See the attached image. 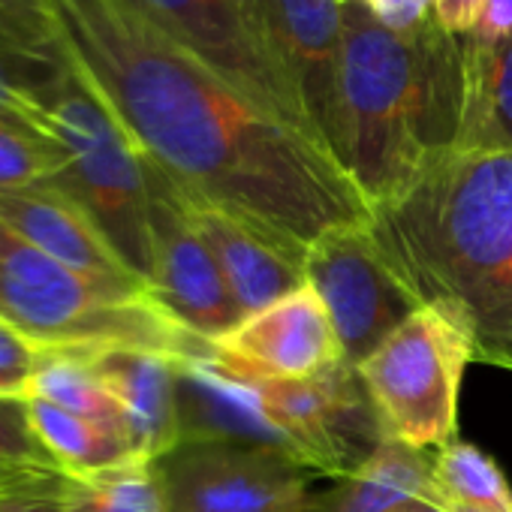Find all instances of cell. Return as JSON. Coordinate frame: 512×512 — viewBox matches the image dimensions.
Returning <instances> with one entry per match:
<instances>
[{"label":"cell","instance_id":"1","mask_svg":"<svg viewBox=\"0 0 512 512\" xmlns=\"http://www.w3.org/2000/svg\"><path fill=\"white\" fill-rule=\"evenodd\" d=\"M49 4L73 67L184 199L305 247L332 229L371 223V202L320 142L124 0Z\"/></svg>","mask_w":512,"mask_h":512},{"label":"cell","instance_id":"2","mask_svg":"<svg viewBox=\"0 0 512 512\" xmlns=\"http://www.w3.org/2000/svg\"><path fill=\"white\" fill-rule=\"evenodd\" d=\"M371 232L419 305L449 314L473 362L512 371V151H452L374 208Z\"/></svg>","mask_w":512,"mask_h":512},{"label":"cell","instance_id":"3","mask_svg":"<svg viewBox=\"0 0 512 512\" xmlns=\"http://www.w3.org/2000/svg\"><path fill=\"white\" fill-rule=\"evenodd\" d=\"M464 118V52L431 16L395 34L356 0H344V49L332 154L371 211L458 148Z\"/></svg>","mask_w":512,"mask_h":512},{"label":"cell","instance_id":"4","mask_svg":"<svg viewBox=\"0 0 512 512\" xmlns=\"http://www.w3.org/2000/svg\"><path fill=\"white\" fill-rule=\"evenodd\" d=\"M184 443L229 440L278 452L311 473L353 476L386 440L356 368L308 380H269L214 356H178Z\"/></svg>","mask_w":512,"mask_h":512},{"label":"cell","instance_id":"5","mask_svg":"<svg viewBox=\"0 0 512 512\" xmlns=\"http://www.w3.org/2000/svg\"><path fill=\"white\" fill-rule=\"evenodd\" d=\"M0 323L37 347H139L199 356L211 344L172 323L154 299L127 284L82 275L0 223Z\"/></svg>","mask_w":512,"mask_h":512},{"label":"cell","instance_id":"6","mask_svg":"<svg viewBox=\"0 0 512 512\" xmlns=\"http://www.w3.org/2000/svg\"><path fill=\"white\" fill-rule=\"evenodd\" d=\"M49 136L61 148V166L46 184L91 217L121 263L148 287V160L73 61L49 100Z\"/></svg>","mask_w":512,"mask_h":512},{"label":"cell","instance_id":"7","mask_svg":"<svg viewBox=\"0 0 512 512\" xmlns=\"http://www.w3.org/2000/svg\"><path fill=\"white\" fill-rule=\"evenodd\" d=\"M473 362L470 335L440 308L422 305L356 371L383 437L419 452L455 443L458 392Z\"/></svg>","mask_w":512,"mask_h":512},{"label":"cell","instance_id":"8","mask_svg":"<svg viewBox=\"0 0 512 512\" xmlns=\"http://www.w3.org/2000/svg\"><path fill=\"white\" fill-rule=\"evenodd\" d=\"M308 284L323 299L344 359L359 368L422 305L383 256L371 223L341 226L308 247Z\"/></svg>","mask_w":512,"mask_h":512},{"label":"cell","instance_id":"9","mask_svg":"<svg viewBox=\"0 0 512 512\" xmlns=\"http://www.w3.org/2000/svg\"><path fill=\"white\" fill-rule=\"evenodd\" d=\"M148 235H151V299L184 332L217 344L247 317L235 302L214 253L196 229L184 196L148 163Z\"/></svg>","mask_w":512,"mask_h":512},{"label":"cell","instance_id":"10","mask_svg":"<svg viewBox=\"0 0 512 512\" xmlns=\"http://www.w3.org/2000/svg\"><path fill=\"white\" fill-rule=\"evenodd\" d=\"M166 512H308V473L296 461L229 440L181 443L157 458Z\"/></svg>","mask_w":512,"mask_h":512},{"label":"cell","instance_id":"11","mask_svg":"<svg viewBox=\"0 0 512 512\" xmlns=\"http://www.w3.org/2000/svg\"><path fill=\"white\" fill-rule=\"evenodd\" d=\"M124 4L172 43L226 76L247 97L320 142L293 85L256 37L244 0H124Z\"/></svg>","mask_w":512,"mask_h":512},{"label":"cell","instance_id":"12","mask_svg":"<svg viewBox=\"0 0 512 512\" xmlns=\"http://www.w3.org/2000/svg\"><path fill=\"white\" fill-rule=\"evenodd\" d=\"M244 7L256 37L293 85L314 136L332 154L344 0H244Z\"/></svg>","mask_w":512,"mask_h":512},{"label":"cell","instance_id":"13","mask_svg":"<svg viewBox=\"0 0 512 512\" xmlns=\"http://www.w3.org/2000/svg\"><path fill=\"white\" fill-rule=\"evenodd\" d=\"M211 350L220 362L269 380H308L347 365L332 317L311 284L247 317Z\"/></svg>","mask_w":512,"mask_h":512},{"label":"cell","instance_id":"14","mask_svg":"<svg viewBox=\"0 0 512 512\" xmlns=\"http://www.w3.org/2000/svg\"><path fill=\"white\" fill-rule=\"evenodd\" d=\"M184 202L196 229L208 241L244 317L266 311L269 305L281 302L284 296L308 284V275H305L308 247L305 244L256 226L250 220H241L235 214L196 205L190 199Z\"/></svg>","mask_w":512,"mask_h":512},{"label":"cell","instance_id":"15","mask_svg":"<svg viewBox=\"0 0 512 512\" xmlns=\"http://www.w3.org/2000/svg\"><path fill=\"white\" fill-rule=\"evenodd\" d=\"M0 223L82 275L148 293V287L121 263V256L91 223V217L46 181L22 190H0Z\"/></svg>","mask_w":512,"mask_h":512},{"label":"cell","instance_id":"16","mask_svg":"<svg viewBox=\"0 0 512 512\" xmlns=\"http://www.w3.org/2000/svg\"><path fill=\"white\" fill-rule=\"evenodd\" d=\"M109 395L121 404L142 458L157 461L184 443L178 416V356L139 347L82 350Z\"/></svg>","mask_w":512,"mask_h":512},{"label":"cell","instance_id":"17","mask_svg":"<svg viewBox=\"0 0 512 512\" xmlns=\"http://www.w3.org/2000/svg\"><path fill=\"white\" fill-rule=\"evenodd\" d=\"M464 52V118L455 151H512V31Z\"/></svg>","mask_w":512,"mask_h":512},{"label":"cell","instance_id":"18","mask_svg":"<svg viewBox=\"0 0 512 512\" xmlns=\"http://www.w3.org/2000/svg\"><path fill=\"white\" fill-rule=\"evenodd\" d=\"M431 458L434 452L386 437L353 476L341 479L326 497L311 500L308 512H392L431 488Z\"/></svg>","mask_w":512,"mask_h":512},{"label":"cell","instance_id":"19","mask_svg":"<svg viewBox=\"0 0 512 512\" xmlns=\"http://www.w3.org/2000/svg\"><path fill=\"white\" fill-rule=\"evenodd\" d=\"M28 413H31L37 437L49 449L55 464L70 476H91V473L142 458L127 437L115 434L112 428L100 422L76 416L52 401L31 395Z\"/></svg>","mask_w":512,"mask_h":512},{"label":"cell","instance_id":"20","mask_svg":"<svg viewBox=\"0 0 512 512\" xmlns=\"http://www.w3.org/2000/svg\"><path fill=\"white\" fill-rule=\"evenodd\" d=\"M31 395L52 401V404H58L76 416H85L91 422H100L133 443L130 422H127L121 404L109 395V389L94 374V368L88 365L82 350L40 347V362H37V374L31 383Z\"/></svg>","mask_w":512,"mask_h":512},{"label":"cell","instance_id":"21","mask_svg":"<svg viewBox=\"0 0 512 512\" xmlns=\"http://www.w3.org/2000/svg\"><path fill=\"white\" fill-rule=\"evenodd\" d=\"M67 73L70 58L37 55L0 25V118L49 133V100Z\"/></svg>","mask_w":512,"mask_h":512},{"label":"cell","instance_id":"22","mask_svg":"<svg viewBox=\"0 0 512 512\" xmlns=\"http://www.w3.org/2000/svg\"><path fill=\"white\" fill-rule=\"evenodd\" d=\"M67 512H166L163 482L157 464L136 458L91 476H70L64 482Z\"/></svg>","mask_w":512,"mask_h":512},{"label":"cell","instance_id":"23","mask_svg":"<svg viewBox=\"0 0 512 512\" xmlns=\"http://www.w3.org/2000/svg\"><path fill=\"white\" fill-rule=\"evenodd\" d=\"M431 485L443 503L512 512V488L500 467L473 443H449L431 458Z\"/></svg>","mask_w":512,"mask_h":512},{"label":"cell","instance_id":"24","mask_svg":"<svg viewBox=\"0 0 512 512\" xmlns=\"http://www.w3.org/2000/svg\"><path fill=\"white\" fill-rule=\"evenodd\" d=\"M61 166V148L49 133L0 118V190L49 181Z\"/></svg>","mask_w":512,"mask_h":512},{"label":"cell","instance_id":"25","mask_svg":"<svg viewBox=\"0 0 512 512\" xmlns=\"http://www.w3.org/2000/svg\"><path fill=\"white\" fill-rule=\"evenodd\" d=\"M61 467H16L0 482V512H67Z\"/></svg>","mask_w":512,"mask_h":512},{"label":"cell","instance_id":"26","mask_svg":"<svg viewBox=\"0 0 512 512\" xmlns=\"http://www.w3.org/2000/svg\"><path fill=\"white\" fill-rule=\"evenodd\" d=\"M0 25L37 55L67 61L49 0H0Z\"/></svg>","mask_w":512,"mask_h":512},{"label":"cell","instance_id":"27","mask_svg":"<svg viewBox=\"0 0 512 512\" xmlns=\"http://www.w3.org/2000/svg\"><path fill=\"white\" fill-rule=\"evenodd\" d=\"M0 464L7 467H58L34 431L28 398H0Z\"/></svg>","mask_w":512,"mask_h":512},{"label":"cell","instance_id":"28","mask_svg":"<svg viewBox=\"0 0 512 512\" xmlns=\"http://www.w3.org/2000/svg\"><path fill=\"white\" fill-rule=\"evenodd\" d=\"M40 347L0 323V398H28L37 374Z\"/></svg>","mask_w":512,"mask_h":512},{"label":"cell","instance_id":"29","mask_svg":"<svg viewBox=\"0 0 512 512\" xmlns=\"http://www.w3.org/2000/svg\"><path fill=\"white\" fill-rule=\"evenodd\" d=\"M356 4L386 31L410 34L431 19V0H356Z\"/></svg>","mask_w":512,"mask_h":512},{"label":"cell","instance_id":"30","mask_svg":"<svg viewBox=\"0 0 512 512\" xmlns=\"http://www.w3.org/2000/svg\"><path fill=\"white\" fill-rule=\"evenodd\" d=\"M485 10L488 0H431V16L437 25L458 40H467L479 28Z\"/></svg>","mask_w":512,"mask_h":512},{"label":"cell","instance_id":"31","mask_svg":"<svg viewBox=\"0 0 512 512\" xmlns=\"http://www.w3.org/2000/svg\"><path fill=\"white\" fill-rule=\"evenodd\" d=\"M512 31V0H488L479 28L464 40L467 46H488Z\"/></svg>","mask_w":512,"mask_h":512},{"label":"cell","instance_id":"32","mask_svg":"<svg viewBox=\"0 0 512 512\" xmlns=\"http://www.w3.org/2000/svg\"><path fill=\"white\" fill-rule=\"evenodd\" d=\"M392 512H446V506H443V500L437 497V491H434V485H431L425 494H419V497L401 503V506L392 509Z\"/></svg>","mask_w":512,"mask_h":512},{"label":"cell","instance_id":"33","mask_svg":"<svg viewBox=\"0 0 512 512\" xmlns=\"http://www.w3.org/2000/svg\"><path fill=\"white\" fill-rule=\"evenodd\" d=\"M446 512H488V509H473V506H452V503H443Z\"/></svg>","mask_w":512,"mask_h":512},{"label":"cell","instance_id":"34","mask_svg":"<svg viewBox=\"0 0 512 512\" xmlns=\"http://www.w3.org/2000/svg\"><path fill=\"white\" fill-rule=\"evenodd\" d=\"M13 470H16V467H7V464H0V482H4V479H7V476L13 473Z\"/></svg>","mask_w":512,"mask_h":512}]
</instances>
